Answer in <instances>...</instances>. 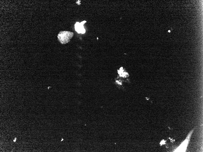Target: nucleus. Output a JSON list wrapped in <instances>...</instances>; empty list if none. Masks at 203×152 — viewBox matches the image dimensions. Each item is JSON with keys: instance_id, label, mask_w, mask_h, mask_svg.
<instances>
[{"instance_id": "obj_1", "label": "nucleus", "mask_w": 203, "mask_h": 152, "mask_svg": "<svg viewBox=\"0 0 203 152\" xmlns=\"http://www.w3.org/2000/svg\"><path fill=\"white\" fill-rule=\"evenodd\" d=\"M74 33L69 31L60 32L57 36L58 39L62 44H66L73 37Z\"/></svg>"}, {"instance_id": "obj_2", "label": "nucleus", "mask_w": 203, "mask_h": 152, "mask_svg": "<svg viewBox=\"0 0 203 152\" xmlns=\"http://www.w3.org/2000/svg\"><path fill=\"white\" fill-rule=\"evenodd\" d=\"M193 129L187 135L186 139L183 141L173 152H185L186 151L187 147L189 144L191 136L194 131Z\"/></svg>"}, {"instance_id": "obj_3", "label": "nucleus", "mask_w": 203, "mask_h": 152, "mask_svg": "<svg viewBox=\"0 0 203 152\" xmlns=\"http://www.w3.org/2000/svg\"><path fill=\"white\" fill-rule=\"evenodd\" d=\"M86 22V21H83L80 23L76 22L75 24L76 31L78 33L84 34L85 32V30L83 26L84 24Z\"/></svg>"}, {"instance_id": "obj_4", "label": "nucleus", "mask_w": 203, "mask_h": 152, "mask_svg": "<svg viewBox=\"0 0 203 152\" xmlns=\"http://www.w3.org/2000/svg\"><path fill=\"white\" fill-rule=\"evenodd\" d=\"M17 139V138H15V139H14L13 140V141L14 142H15L16 141V139Z\"/></svg>"}, {"instance_id": "obj_5", "label": "nucleus", "mask_w": 203, "mask_h": 152, "mask_svg": "<svg viewBox=\"0 0 203 152\" xmlns=\"http://www.w3.org/2000/svg\"><path fill=\"white\" fill-rule=\"evenodd\" d=\"M169 32H170V31H169Z\"/></svg>"}]
</instances>
